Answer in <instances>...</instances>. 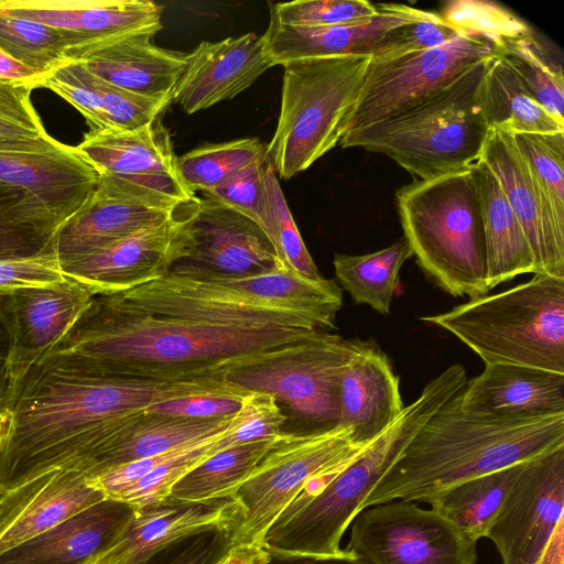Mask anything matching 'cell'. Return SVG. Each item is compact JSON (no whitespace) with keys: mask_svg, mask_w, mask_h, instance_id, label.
Masks as SVG:
<instances>
[{"mask_svg":"<svg viewBox=\"0 0 564 564\" xmlns=\"http://www.w3.org/2000/svg\"><path fill=\"white\" fill-rule=\"evenodd\" d=\"M151 39V35H135L80 43L68 47L65 57L127 91L171 102L186 55L160 47Z\"/></svg>","mask_w":564,"mask_h":564,"instance_id":"25","label":"cell"},{"mask_svg":"<svg viewBox=\"0 0 564 564\" xmlns=\"http://www.w3.org/2000/svg\"><path fill=\"white\" fill-rule=\"evenodd\" d=\"M265 195L270 221V239L283 263L308 279L322 280L291 214L278 175L269 162L265 172Z\"/></svg>","mask_w":564,"mask_h":564,"instance_id":"43","label":"cell"},{"mask_svg":"<svg viewBox=\"0 0 564 564\" xmlns=\"http://www.w3.org/2000/svg\"><path fill=\"white\" fill-rule=\"evenodd\" d=\"M557 223L564 226V131L512 134Z\"/></svg>","mask_w":564,"mask_h":564,"instance_id":"42","label":"cell"},{"mask_svg":"<svg viewBox=\"0 0 564 564\" xmlns=\"http://www.w3.org/2000/svg\"><path fill=\"white\" fill-rule=\"evenodd\" d=\"M68 279L0 293V317L9 338L11 387L74 326L93 299Z\"/></svg>","mask_w":564,"mask_h":564,"instance_id":"16","label":"cell"},{"mask_svg":"<svg viewBox=\"0 0 564 564\" xmlns=\"http://www.w3.org/2000/svg\"><path fill=\"white\" fill-rule=\"evenodd\" d=\"M237 522L206 527L163 547L143 564H216L235 544Z\"/></svg>","mask_w":564,"mask_h":564,"instance_id":"48","label":"cell"},{"mask_svg":"<svg viewBox=\"0 0 564 564\" xmlns=\"http://www.w3.org/2000/svg\"><path fill=\"white\" fill-rule=\"evenodd\" d=\"M482 110L489 129L511 134L555 133L564 123L553 117L499 57L490 58L482 88Z\"/></svg>","mask_w":564,"mask_h":564,"instance_id":"34","label":"cell"},{"mask_svg":"<svg viewBox=\"0 0 564 564\" xmlns=\"http://www.w3.org/2000/svg\"><path fill=\"white\" fill-rule=\"evenodd\" d=\"M460 392L416 433L361 510L393 500L427 502L462 481L564 447V413L484 415L464 409Z\"/></svg>","mask_w":564,"mask_h":564,"instance_id":"3","label":"cell"},{"mask_svg":"<svg viewBox=\"0 0 564 564\" xmlns=\"http://www.w3.org/2000/svg\"><path fill=\"white\" fill-rule=\"evenodd\" d=\"M404 409L400 378L387 355L371 340L356 339L339 381V423L354 444L377 438Z\"/></svg>","mask_w":564,"mask_h":564,"instance_id":"26","label":"cell"},{"mask_svg":"<svg viewBox=\"0 0 564 564\" xmlns=\"http://www.w3.org/2000/svg\"><path fill=\"white\" fill-rule=\"evenodd\" d=\"M278 437L239 444L215 453L182 476L166 498L189 502L232 497Z\"/></svg>","mask_w":564,"mask_h":564,"instance_id":"37","label":"cell"},{"mask_svg":"<svg viewBox=\"0 0 564 564\" xmlns=\"http://www.w3.org/2000/svg\"><path fill=\"white\" fill-rule=\"evenodd\" d=\"M527 462L462 481L427 501L465 538H486Z\"/></svg>","mask_w":564,"mask_h":564,"instance_id":"33","label":"cell"},{"mask_svg":"<svg viewBox=\"0 0 564 564\" xmlns=\"http://www.w3.org/2000/svg\"><path fill=\"white\" fill-rule=\"evenodd\" d=\"M46 75L22 64L0 48V80L30 88L43 87Z\"/></svg>","mask_w":564,"mask_h":564,"instance_id":"55","label":"cell"},{"mask_svg":"<svg viewBox=\"0 0 564 564\" xmlns=\"http://www.w3.org/2000/svg\"><path fill=\"white\" fill-rule=\"evenodd\" d=\"M270 556L269 551L260 544L238 543L216 564H267Z\"/></svg>","mask_w":564,"mask_h":564,"instance_id":"56","label":"cell"},{"mask_svg":"<svg viewBox=\"0 0 564 564\" xmlns=\"http://www.w3.org/2000/svg\"><path fill=\"white\" fill-rule=\"evenodd\" d=\"M421 319L449 332L485 365L564 375V278L534 274L506 291Z\"/></svg>","mask_w":564,"mask_h":564,"instance_id":"7","label":"cell"},{"mask_svg":"<svg viewBox=\"0 0 564 564\" xmlns=\"http://www.w3.org/2000/svg\"><path fill=\"white\" fill-rule=\"evenodd\" d=\"M377 13V4L366 0H297L273 4L270 17L284 25L316 28L361 22Z\"/></svg>","mask_w":564,"mask_h":564,"instance_id":"45","label":"cell"},{"mask_svg":"<svg viewBox=\"0 0 564 564\" xmlns=\"http://www.w3.org/2000/svg\"><path fill=\"white\" fill-rule=\"evenodd\" d=\"M498 52L535 99L564 123L563 68L550 57L532 31L502 40Z\"/></svg>","mask_w":564,"mask_h":564,"instance_id":"38","label":"cell"},{"mask_svg":"<svg viewBox=\"0 0 564 564\" xmlns=\"http://www.w3.org/2000/svg\"><path fill=\"white\" fill-rule=\"evenodd\" d=\"M65 223L33 193L0 183V260L55 250L56 234Z\"/></svg>","mask_w":564,"mask_h":564,"instance_id":"35","label":"cell"},{"mask_svg":"<svg viewBox=\"0 0 564 564\" xmlns=\"http://www.w3.org/2000/svg\"><path fill=\"white\" fill-rule=\"evenodd\" d=\"M100 174L76 148L50 138L0 143V183L22 187L66 221L95 194Z\"/></svg>","mask_w":564,"mask_h":564,"instance_id":"17","label":"cell"},{"mask_svg":"<svg viewBox=\"0 0 564 564\" xmlns=\"http://www.w3.org/2000/svg\"><path fill=\"white\" fill-rule=\"evenodd\" d=\"M243 398L215 394L188 395L151 404L145 408V412L189 419L228 416L240 410Z\"/></svg>","mask_w":564,"mask_h":564,"instance_id":"54","label":"cell"},{"mask_svg":"<svg viewBox=\"0 0 564 564\" xmlns=\"http://www.w3.org/2000/svg\"><path fill=\"white\" fill-rule=\"evenodd\" d=\"M370 55H336L285 64L281 108L265 155L289 180L339 144Z\"/></svg>","mask_w":564,"mask_h":564,"instance_id":"8","label":"cell"},{"mask_svg":"<svg viewBox=\"0 0 564 564\" xmlns=\"http://www.w3.org/2000/svg\"><path fill=\"white\" fill-rule=\"evenodd\" d=\"M273 66L263 34L202 42L186 54L172 101L192 115L236 97Z\"/></svg>","mask_w":564,"mask_h":564,"instance_id":"20","label":"cell"},{"mask_svg":"<svg viewBox=\"0 0 564 564\" xmlns=\"http://www.w3.org/2000/svg\"><path fill=\"white\" fill-rule=\"evenodd\" d=\"M369 20L330 26H290L270 17L263 33L275 65L336 55H371L383 35L403 24L426 19L431 12L399 3H379Z\"/></svg>","mask_w":564,"mask_h":564,"instance_id":"28","label":"cell"},{"mask_svg":"<svg viewBox=\"0 0 564 564\" xmlns=\"http://www.w3.org/2000/svg\"><path fill=\"white\" fill-rule=\"evenodd\" d=\"M477 183L486 243L487 288L517 275L535 273L534 257L524 230L497 177L478 160L471 165Z\"/></svg>","mask_w":564,"mask_h":564,"instance_id":"31","label":"cell"},{"mask_svg":"<svg viewBox=\"0 0 564 564\" xmlns=\"http://www.w3.org/2000/svg\"><path fill=\"white\" fill-rule=\"evenodd\" d=\"M177 210L161 225L61 264L62 272L93 295L130 290L164 276L178 259Z\"/></svg>","mask_w":564,"mask_h":564,"instance_id":"19","label":"cell"},{"mask_svg":"<svg viewBox=\"0 0 564 564\" xmlns=\"http://www.w3.org/2000/svg\"><path fill=\"white\" fill-rule=\"evenodd\" d=\"M497 177L531 246L535 273L564 278V226L558 224L511 133L491 129L480 159Z\"/></svg>","mask_w":564,"mask_h":564,"instance_id":"18","label":"cell"},{"mask_svg":"<svg viewBox=\"0 0 564 564\" xmlns=\"http://www.w3.org/2000/svg\"><path fill=\"white\" fill-rule=\"evenodd\" d=\"M239 519L240 507L234 497L189 502L164 498L138 507L113 544L91 564H143L187 534Z\"/></svg>","mask_w":564,"mask_h":564,"instance_id":"24","label":"cell"},{"mask_svg":"<svg viewBox=\"0 0 564 564\" xmlns=\"http://www.w3.org/2000/svg\"><path fill=\"white\" fill-rule=\"evenodd\" d=\"M489 61L412 109L346 132L339 145L381 153L419 180L470 166L490 131L482 110Z\"/></svg>","mask_w":564,"mask_h":564,"instance_id":"6","label":"cell"},{"mask_svg":"<svg viewBox=\"0 0 564 564\" xmlns=\"http://www.w3.org/2000/svg\"><path fill=\"white\" fill-rule=\"evenodd\" d=\"M43 87L53 90L76 108L86 119L89 131L112 129L90 82L89 72L82 64L66 59L63 65L46 75Z\"/></svg>","mask_w":564,"mask_h":564,"instance_id":"49","label":"cell"},{"mask_svg":"<svg viewBox=\"0 0 564 564\" xmlns=\"http://www.w3.org/2000/svg\"><path fill=\"white\" fill-rule=\"evenodd\" d=\"M355 344L356 339L319 330L305 340L231 362L221 377L288 404L305 426L302 434L326 433L339 427L340 375Z\"/></svg>","mask_w":564,"mask_h":564,"instance_id":"9","label":"cell"},{"mask_svg":"<svg viewBox=\"0 0 564 564\" xmlns=\"http://www.w3.org/2000/svg\"><path fill=\"white\" fill-rule=\"evenodd\" d=\"M76 149L99 173L143 197L178 206L196 196L178 176L170 133L159 118L134 130L89 131Z\"/></svg>","mask_w":564,"mask_h":564,"instance_id":"15","label":"cell"},{"mask_svg":"<svg viewBox=\"0 0 564 564\" xmlns=\"http://www.w3.org/2000/svg\"><path fill=\"white\" fill-rule=\"evenodd\" d=\"M468 411L499 417L564 413V375L539 368L494 364L460 392Z\"/></svg>","mask_w":564,"mask_h":564,"instance_id":"29","label":"cell"},{"mask_svg":"<svg viewBox=\"0 0 564 564\" xmlns=\"http://www.w3.org/2000/svg\"><path fill=\"white\" fill-rule=\"evenodd\" d=\"M498 55L488 39L466 33L435 48L370 59L345 133L414 108L474 65Z\"/></svg>","mask_w":564,"mask_h":564,"instance_id":"12","label":"cell"},{"mask_svg":"<svg viewBox=\"0 0 564 564\" xmlns=\"http://www.w3.org/2000/svg\"><path fill=\"white\" fill-rule=\"evenodd\" d=\"M137 508L105 498L0 554V564H91L118 539Z\"/></svg>","mask_w":564,"mask_h":564,"instance_id":"27","label":"cell"},{"mask_svg":"<svg viewBox=\"0 0 564 564\" xmlns=\"http://www.w3.org/2000/svg\"><path fill=\"white\" fill-rule=\"evenodd\" d=\"M0 11L64 31L75 45L153 36L162 29V7L149 0H0Z\"/></svg>","mask_w":564,"mask_h":564,"instance_id":"21","label":"cell"},{"mask_svg":"<svg viewBox=\"0 0 564 564\" xmlns=\"http://www.w3.org/2000/svg\"><path fill=\"white\" fill-rule=\"evenodd\" d=\"M89 75L112 129L134 130L144 127L159 118V115L170 104L165 100L145 98L127 91L91 72Z\"/></svg>","mask_w":564,"mask_h":564,"instance_id":"52","label":"cell"},{"mask_svg":"<svg viewBox=\"0 0 564 564\" xmlns=\"http://www.w3.org/2000/svg\"><path fill=\"white\" fill-rule=\"evenodd\" d=\"M242 398L220 376L144 380L98 376L42 357L11 387L0 448V495L78 462L134 423L151 404L188 395Z\"/></svg>","mask_w":564,"mask_h":564,"instance_id":"2","label":"cell"},{"mask_svg":"<svg viewBox=\"0 0 564 564\" xmlns=\"http://www.w3.org/2000/svg\"><path fill=\"white\" fill-rule=\"evenodd\" d=\"M31 90L0 80V143H35L51 138L32 107Z\"/></svg>","mask_w":564,"mask_h":564,"instance_id":"51","label":"cell"},{"mask_svg":"<svg viewBox=\"0 0 564 564\" xmlns=\"http://www.w3.org/2000/svg\"><path fill=\"white\" fill-rule=\"evenodd\" d=\"M235 421L236 415L228 427L189 444L141 479L118 491L111 499L138 508L166 498L171 487L182 476L223 449L220 441L230 431Z\"/></svg>","mask_w":564,"mask_h":564,"instance_id":"41","label":"cell"},{"mask_svg":"<svg viewBox=\"0 0 564 564\" xmlns=\"http://www.w3.org/2000/svg\"><path fill=\"white\" fill-rule=\"evenodd\" d=\"M466 34L442 14H431L416 22L400 25L377 43L371 59H387L442 46Z\"/></svg>","mask_w":564,"mask_h":564,"instance_id":"47","label":"cell"},{"mask_svg":"<svg viewBox=\"0 0 564 564\" xmlns=\"http://www.w3.org/2000/svg\"><path fill=\"white\" fill-rule=\"evenodd\" d=\"M367 445L354 444L343 427L319 434L282 432L232 495L240 507L235 544L262 545L269 528L310 482L341 469Z\"/></svg>","mask_w":564,"mask_h":564,"instance_id":"10","label":"cell"},{"mask_svg":"<svg viewBox=\"0 0 564 564\" xmlns=\"http://www.w3.org/2000/svg\"><path fill=\"white\" fill-rule=\"evenodd\" d=\"M65 280L55 250L31 258L0 260V293Z\"/></svg>","mask_w":564,"mask_h":564,"instance_id":"53","label":"cell"},{"mask_svg":"<svg viewBox=\"0 0 564 564\" xmlns=\"http://www.w3.org/2000/svg\"><path fill=\"white\" fill-rule=\"evenodd\" d=\"M106 496L74 469H54L0 495V554Z\"/></svg>","mask_w":564,"mask_h":564,"instance_id":"23","label":"cell"},{"mask_svg":"<svg viewBox=\"0 0 564 564\" xmlns=\"http://www.w3.org/2000/svg\"><path fill=\"white\" fill-rule=\"evenodd\" d=\"M267 155L202 196L221 203L257 223L270 238L265 195ZM271 240V239H270Z\"/></svg>","mask_w":564,"mask_h":564,"instance_id":"46","label":"cell"},{"mask_svg":"<svg viewBox=\"0 0 564 564\" xmlns=\"http://www.w3.org/2000/svg\"><path fill=\"white\" fill-rule=\"evenodd\" d=\"M486 538L502 564H564V447L525 463Z\"/></svg>","mask_w":564,"mask_h":564,"instance_id":"13","label":"cell"},{"mask_svg":"<svg viewBox=\"0 0 564 564\" xmlns=\"http://www.w3.org/2000/svg\"><path fill=\"white\" fill-rule=\"evenodd\" d=\"M346 550L368 564H476L477 542L432 509L393 500L361 510Z\"/></svg>","mask_w":564,"mask_h":564,"instance_id":"14","label":"cell"},{"mask_svg":"<svg viewBox=\"0 0 564 564\" xmlns=\"http://www.w3.org/2000/svg\"><path fill=\"white\" fill-rule=\"evenodd\" d=\"M412 256L406 239L402 237L389 247L371 253H337L333 264L337 280L356 303L389 315L399 272Z\"/></svg>","mask_w":564,"mask_h":564,"instance_id":"36","label":"cell"},{"mask_svg":"<svg viewBox=\"0 0 564 564\" xmlns=\"http://www.w3.org/2000/svg\"><path fill=\"white\" fill-rule=\"evenodd\" d=\"M243 300L290 307L310 313L327 329L335 327V317L343 305L340 288L334 280H308L289 268L237 279L203 281Z\"/></svg>","mask_w":564,"mask_h":564,"instance_id":"32","label":"cell"},{"mask_svg":"<svg viewBox=\"0 0 564 564\" xmlns=\"http://www.w3.org/2000/svg\"><path fill=\"white\" fill-rule=\"evenodd\" d=\"M270 555L267 564H368L349 551L345 555L336 557Z\"/></svg>","mask_w":564,"mask_h":564,"instance_id":"57","label":"cell"},{"mask_svg":"<svg viewBox=\"0 0 564 564\" xmlns=\"http://www.w3.org/2000/svg\"><path fill=\"white\" fill-rule=\"evenodd\" d=\"M442 17L464 33H475L488 39L497 48L502 40L532 31L512 11L490 1H451L446 3Z\"/></svg>","mask_w":564,"mask_h":564,"instance_id":"44","label":"cell"},{"mask_svg":"<svg viewBox=\"0 0 564 564\" xmlns=\"http://www.w3.org/2000/svg\"><path fill=\"white\" fill-rule=\"evenodd\" d=\"M286 416L276 399L263 392H249L230 431L221 438L223 449L257 441L272 440L282 433Z\"/></svg>","mask_w":564,"mask_h":564,"instance_id":"50","label":"cell"},{"mask_svg":"<svg viewBox=\"0 0 564 564\" xmlns=\"http://www.w3.org/2000/svg\"><path fill=\"white\" fill-rule=\"evenodd\" d=\"M9 350V338L6 327L0 317V357H7Z\"/></svg>","mask_w":564,"mask_h":564,"instance_id":"59","label":"cell"},{"mask_svg":"<svg viewBox=\"0 0 564 564\" xmlns=\"http://www.w3.org/2000/svg\"><path fill=\"white\" fill-rule=\"evenodd\" d=\"M75 43L64 31L0 11V48L41 74L63 65Z\"/></svg>","mask_w":564,"mask_h":564,"instance_id":"40","label":"cell"},{"mask_svg":"<svg viewBox=\"0 0 564 564\" xmlns=\"http://www.w3.org/2000/svg\"><path fill=\"white\" fill-rule=\"evenodd\" d=\"M11 391V379L7 357H0V412L7 406Z\"/></svg>","mask_w":564,"mask_h":564,"instance_id":"58","label":"cell"},{"mask_svg":"<svg viewBox=\"0 0 564 564\" xmlns=\"http://www.w3.org/2000/svg\"><path fill=\"white\" fill-rule=\"evenodd\" d=\"M235 414L189 419L145 412L109 443L85 458L59 469H74L87 478L111 468L160 455L228 427Z\"/></svg>","mask_w":564,"mask_h":564,"instance_id":"30","label":"cell"},{"mask_svg":"<svg viewBox=\"0 0 564 564\" xmlns=\"http://www.w3.org/2000/svg\"><path fill=\"white\" fill-rule=\"evenodd\" d=\"M178 259L169 272L196 281L237 279L288 268L252 219L208 197L177 210Z\"/></svg>","mask_w":564,"mask_h":564,"instance_id":"11","label":"cell"},{"mask_svg":"<svg viewBox=\"0 0 564 564\" xmlns=\"http://www.w3.org/2000/svg\"><path fill=\"white\" fill-rule=\"evenodd\" d=\"M264 156L265 147L258 138L206 144L177 158V173L191 192L204 193Z\"/></svg>","mask_w":564,"mask_h":564,"instance_id":"39","label":"cell"},{"mask_svg":"<svg viewBox=\"0 0 564 564\" xmlns=\"http://www.w3.org/2000/svg\"><path fill=\"white\" fill-rule=\"evenodd\" d=\"M326 329L310 313L247 301L169 272L130 290L94 295L45 356L112 378L221 377L231 362Z\"/></svg>","mask_w":564,"mask_h":564,"instance_id":"1","label":"cell"},{"mask_svg":"<svg viewBox=\"0 0 564 564\" xmlns=\"http://www.w3.org/2000/svg\"><path fill=\"white\" fill-rule=\"evenodd\" d=\"M466 383L460 364L447 367L345 467L310 482L269 528L262 546L274 555H345L340 540L369 494L424 424Z\"/></svg>","mask_w":564,"mask_h":564,"instance_id":"4","label":"cell"},{"mask_svg":"<svg viewBox=\"0 0 564 564\" xmlns=\"http://www.w3.org/2000/svg\"><path fill=\"white\" fill-rule=\"evenodd\" d=\"M178 207L133 195L100 174L93 197L56 234L54 247L58 263L88 256L137 231L161 225Z\"/></svg>","mask_w":564,"mask_h":564,"instance_id":"22","label":"cell"},{"mask_svg":"<svg viewBox=\"0 0 564 564\" xmlns=\"http://www.w3.org/2000/svg\"><path fill=\"white\" fill-rule=\"evenodd\" d=\"M471 165L416 180L395 192L403 237L417 265L454 297L489 292L481 206Z\"/></svg>","mask_w":564,"mask_h":564,"instance_id":"5","label":"cell"}]
</instances>
